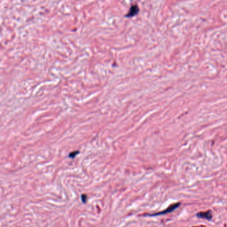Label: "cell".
I'll return each instance as SVG.
<instances>
[{
	"instance_id": "cell-1",
	"label": "cell",
	"mask_w": 227,
	"mask_h": 227,
	"mask_svg": "<svg viewBox=\"0 0 227 227\" xmlns=\"http://www.w3.org/2000/svg\"><path fill=\"white\" fill-rule=\"evenodd\" d=\"M179 204H180L179 203H177V204H171V206H169L168 208H167V209L164 210V211L161 212H159V213H156V214H155V215H153V216H155V215H162V214H166V213L171 212L172 211V210H174L175 209H176L179 206Z\"/></svg>"
},
{
	"instance_id": "cell-2",
	"label": "cell",
	"mask_w": 227,
	"mask_h": 227,
	"mask_svg": "<svg viewBox=\"0 0 227 227\" xmlns=\"http://www.w3.org/2000/svg\"><path fill=\"white\" fill-rule=\"evenodd\" d=\"M139 12V7L137 6V5H133L131 7L130 10H129V13L125 15V17H133V16L135 15Z\"/></svg>"
},
{
	"instance_id": "cell-3",
	"label": "cell",
	"mask_w": 227,
	"mask_h": 227,
	"mask_svg": "<svg viewBox=\"0 0 227 227\" xmlns=\"http://www.w3.org/2000/svg\"><path fill=\"white\" fill-rule=\"evenodd\" d=\"M197 216H198L199 217H201V218H206V219H208V220H210L212 218V215H211V213L210 212V211H208V212H199L197 214Z\"/></svg>"
},
{
	"instance_id": "cell-4",
	"label": "cell",
	"mask_w": 227,
	"mask_h": 227,
	"mask_svg": "<svg viewBox=\"0 0 227 227\" xmlns=\"http://www.w3.org/2000/svg\"><path fill=\"white\" fill-rule=\"evenodd\" d=\"M78 153H79V152H78V151H75V152L71 153L69 155V156H70V157H71V158L74 157V156H75V155H77V154H78Z\"/></svg>"
}]
</instances>
